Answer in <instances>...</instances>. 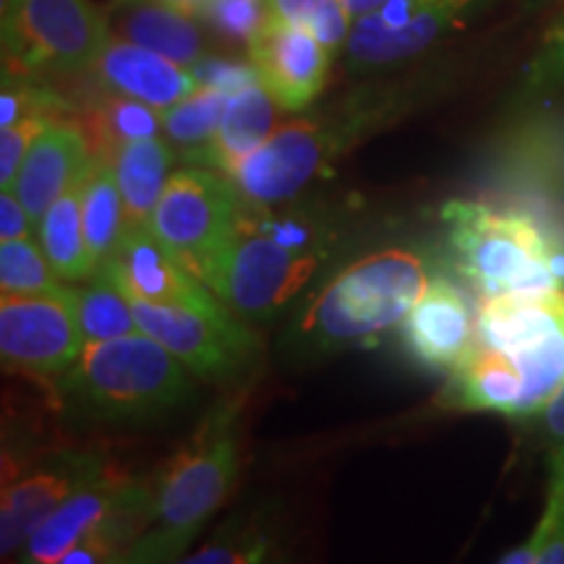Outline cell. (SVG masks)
Instances as JSON below:
<instances>
[{"label":"cell","instance_id":"obj_35","mask_svg":"<svg viewBox=\"0 0 564 564\" xmlns=\"http://www.w3.org/2000/svg\"><path fill=\"white\" fill-rule=\"evenodd\" d=\"M352 24H356V21H352L350 13L345 11L343 0H322L303 26H308V30L314 32V37L319 40L329 53L340 55L345 51V45H348Z\"/></svg>","mask_w":564,"mask_h":564},{"label":"cell","instance_id":"obj_7","mask_svg":"<svg viewBox=\"0 0 564 564\" xmlns=\"http://www.w3.org/2000/svg\"><path fill=\"white\" fill-rule=\"evenodd\" d=\"M329 253V249L282 243L267 232L238 225L236 236L202 267L199 280L236 316L267 322L312 285Z\"/></svg>","mask_w":564,"mask_h":564},{"label":"cell","instance_id":"obj_22","mask_svg":"<svg viewBox=\"0 0 564 564\" xmlns=\"http://www.w3.org/2000/svg\"><path fill=\"white\" fill-rule=\"evenodd\" d=\"M278 110L282 108L259 79L232 91L215 139L194 160L228 175L272 137Z\"/></svg>","mask_w":564,"mask_h":564},{"label":"cell","instance_id":"obj_4","mask_svg":"<svg viewBox=\"0 0 564 564\" xmlns=\"http://www.w3.org/2000/svg\"><path fill=\"white\" fill-rule=\"evenodd\" d=\"M194 373L147 333L87 343L58 390L76 413L108 423L152 421L192 398Z\"/></svg>","mask_w":564,"mask_h":564},{"label":"cell","instance_id":"obj_24","mask_svg":"<svg viewBox=\"0 0 564 564\" xmlns=\"http://www.w3.org/2000/svg\"><path fill=\"white\" fill-rule=\"evenodd\" d=\"M108 160L116 171L118 192L123 199L126 228L150 225L152 212L171 178L173 150L167 141L160 137L126 141Z\"/></svg>","mask_w":564,"mask_h":564},{"label":"cell","instance_id":"obj_17","mask_svg":"<svg viewBox=\"0 0 564 564\" xmlns=\"http://www.w3.org/2000/svg\"><path fill=\"white\" fill-rule=\"evenodd\" d=\"M91 162H95V152H91L79 121L58 118V121L47 123V129L34 141L11 188L32 215V220L40 223L58 196L84 181Z\"/></svg>","mask_w":564,"mask_h":564},{"label":"cell","instance_id":"obj_3","mask_svg":"<svg viewBox=\"0 0 564 564\" xmlns=\"http://www.w3.org/2000/svg\"><path fill=\"white\" fill-rule=\"evenodd\" d=\"M246 398L212 405L188 442L154 476L152 523L133 541L123 562L183 560L202 525L220 510L238 474V440Z\"/></svg>","mask_w":564,"mask_h":564},{"label":"cell","instance_id":"obj_10","mask_svg":"<svg viewBox=\"0 0 564 564\" xmlns=\"http://www.w3.org/2000/svg\"><path fill=\"white\" fill-rule=\"evenodd\" d=\"M131 303L141 333L165 345L194 377L225 382L257 358L259 335L241 324V316L228 306L209 312L133 299Z\"/></svg>","mask_w":564,"mask_h":564},{"label":"cell","instance_id":"obj_11","mask_svg":"<svg viewBox=\"0 0 564 564\" xmlns=\"http://www.w3.org/2000/svg\"><path fill=\"white\" fill-rule=\"evenodd\" d=\"M491 0H382L356 19L345 45L352 74H373L426 53L447 34L468 24Z\"/></svg>","mask_w":564,"mask_h":564},{"label":"cell","instance_id":"obj_23","mask_svg":"<svg viewBox=\"0 0 564 564\" xmlns=\"http://www.w3.org/2000/svg\"><path fill=\"white\" fill-rule=\"evenodd\" d=\"M74 105V118L87 133L95 158H110L126 141L162 137V110L97 84Z\"/></svg>","mask_w":564,"mask_h":564},{"label":"cell","instance_id":"obj_18","mask_svg":"<svg viewBox=\"0 0 564 564\" xmlns=\"http://www.w3.org/2000/svg\"><path fill=\"white\" fill-rule=\"evenodd\" d=\"M87 79L97 87L133 97L158 110L173 108L202 87L192 68L181 66L165 55L141 47L112 34Z\"/></svg>","mask_w":564,"mask_h":564},{"label":"cell","instance_id":"obj_1","mask_svg":"<svg viewBox=\"0 0 564 564\" xmlns=\"http://www.w3.org/2000/svg\"><path fill=\"white\" fill-rule=\"evenodd\" d=\"M429 89V76L369 82L327 108L278 126L228 178L249 204L278 207L293 202L356 147L411 116Z\"/></svg>","mask_w":564,"mask_h":564},{"label":"cell","instance_id":"obj_15","mask_svg":"<svg viewBox=\"0 0 564 564\" xmlns=\"http://www.w3.org/2000/svg\"><path fill=\"white\" fill-rule=\"evenodd\" d=\"M259 82L285 112H301L327 87L335 55L303 24L272 17L249 45Z\"/></svg>","mask_w":564,"mask_h":564},{"label":"cell","instance_id":"obj_19","mask_svg":"<svg viewBox=\"0 0 564 564\" xmlns=\"http://www.w3.org/2000/svg\"><path fill=\"white\" fill-rule=\"evenodd\" d=\"M112 34L165 55L186 68L209 58V30L192 11L160 0H116L108 11Z\"/></svg>","mask_w":564,"mask_h":564},{"label":"cell","instance_id":"obj_36","mask_svg":"<svg viewBox=\"0 0 564 564\" xmlns=\"http://www.w3.org/2000/svg\"><path fill=\"white\" fill-rule=\"evenodd\" d=\"M37 230V223L26 212L24 204L13 188L0 192V241H13V238H32Z\"/></svg>","mask_w":564,"mask_h":564},{"label":"cell","instance_id":"obj_29","mask_svg":"<svg viewBox=\"0 0 564 564\" xmlns=\"http://www.w3.org/2000/svg\"><path fill=\"white\" fill-rule=\"evenodd\" d=\"M507 564H564V444H554L549 453L546 505L535 523L531 539L510 554Z\"/></svg>","mask_w":564,"mask_h":564},{"label":"cell","instance_id":"obj_38","mask_svg":"<svg viewBox=\"0 0 564 564\" xmlns=\"http://www.w3.org/2000/svg\"><path fill=\"white\" fill-rule=\"evenodd\" d=\"M379 3H382V0H343L345 11L350 13L352 21L361 19V17H366V13H371L373 9H377Z\"/></svg>","mask_w":564,"mask_h":564},{"label":"cell","instance_id":"obj_28","mask_svg":"<svg viewBox=\"0 0 564 564\" xmlns=\"http://www.w3.org/2000/svg\"><path fill=\"white\" fill-rule=\"evenodd\" d=\"M228 100L230 91L202 84L186 100L162 110V137L181 147L188 154V160H194L215 139Z\"/></svg>","mask_w":564,"mask_h":564},{"label":"cell","instance_id":"obj_20","mask_svg":"<svg viewBox=\"0 0 564 564\" xmlns=\"http://www.w3.org/2000/svg\"><path fill=\"white\" fill-rule=\"evenodd\" d=\"M564 329V288L518 291L484 299L476 343L507 356L531 348Z\"/></svg>","mask_w":564,"mask_h":564},{"label":"cell","instance_id":"obj_26","mask_svg":"<svg viewBox=\"0 0 564 564\" xmlns=\"http://www.w3.org/2000/svg\"><path fill=\"white\" fill-rule=\"evenodd\" d=\"M82 220L97 272L108 264L126 232L123 199L108 158H95L82 183Z\"/></svg>","mask_w":564,"mask_h":564},{"label":"cell","instance_id":"obj_8","mask_svg":"<svg viewBox=\"0 0 564 564\" xmlns=\"http://www.w3.org/2000/svg\"><path fill=\"white\" fill-rule=\"evenodd\" d=\"M87 348L76 314L74 285L9 295L0 301V358L3 369L58 387Z\"/></svg>","mask_w":564,"mask_h":564},{"label":"cell","instance_id":"obj_40","mask_svg":"<svg viewBox=\"0 0 564 564\" xmlns=\"http://www.w3.org/2000/svg\"><path fill=\"white\" fill-rule=\"evenodd\" d=\"M554 3V0H528V9H541V6Z\"/></svg>","mask_w":564,"mask_h":564},{"label":"cell","instance_id":"obj_13","mask_svg":"<svg viewBox=\"0 0 564 564\" xmlns=\"http://www.w3.org/2000/svg\"><path fill=\"white\" fill-rule=\"evenodd\" d=\"M154 507V484L144 478L105 476L74 491L66 502L42 520L37 531L30 535L17 560L32 564H58L63 552L70 544L97 528L118 523V520H133L144 525L152 523Z\"/></svg>","mask_w":564,"mask_h":564},{"label":"cell","instance_id":"obj_39","mask_svg":"<svg viewBox=\"0 0 564 564\" xmlns=\"http://www.w3.org/2000/svg\"><path fill=\"white\" fill-rule=\"evenodd\" d=\"M160 3H167V6H175V9H183V11H192V13H199L204 6L209 3V0H160Z\"/></svg>","mask_w":564,"mask_h":564},{"label":"cell","instance_id":"obj_9","mask_svg":"<svg viewBox=\"0 0 564 564\" xmlns=\"http://www.w3.org/2000/svg\"><path fill=\"white\" fill-rule=\"evenodd\" d=\"M243 196L215 167H181L152 212V230L199 278L202 267L238 232Z\"/></svg>","mask_w":564,"mask_h":564},{"label":"cell","instance_id":"obj_12","mask_svg":"<svg viewBox=\"0 0 564 564\" xmlns=\"http://www.w3.org/2000/svg\"><path fill=\"white\" fill-rule=\"evenodd\" d=\"M112 470L100 453L91 449H53L30 470L3 476L0 502V554L9 560L24 549L42 520L82 486L110 476Z\"/></svg>","mask_w":564,"mask_h":564},{"label":"cell","instance_id":"obj_31","mask_svg":"<svg viewBox=\"0 0 564 564\" xmlns=\"http://www.w3.org/2000/svg\"><path fill=\"white\" fill-rule=\"evenodd\" d=\"M204 26L228 45H249L270 24L274 11L270 0H209L196 13Z\"/></svg>","mask_w":564,"mask_h":564},{"label":"cell","instance_id":"obj_16","mask_svg":"<svg viewBox=\"0 0 564 564\" xmlns=\"http://www.w3.org/2000/svg\"><path fill=\"white\" fill-rule=\"evenodd\" d=\"M408 356L436 371H453L478 337V312L460 285L434 278L400 324Z\"/></svg>","mask_w":564,"mask_h":564},{"label":"cell","instance_id":"obj_34","mask_svg":"<svg viewBox=\"0 0 564 564\" xmlns=\"http://www.w3.org/2000/svg\"><path fill=\"white\" fill-rule=\"evenodd\" d=\"M267 554V539L259 531H232L199 549L194 556H183L188 564H246L259 562Z\"/></svg>","mask_w":564,"mask_h":564},{"label":"cell","instance_id":"obj_37","mask_svg":"<svg viewBox=\"0 0 564 564\" xmlns=\"http://www.w3.org/2000/svg\"><path fill=\"white\" fill-rule=\"evenodd\" d=\"M535 415H541L544 434L549 440L554 444H564V387L560 392H554L552 398H549V403Z\"/></svg>","mask_w":564,"mask_h":564},{"label":"cell","instance_id":"obj_2","mask_svg":"<svg viewBox=\"0 0 564 564\" xmlns=\"http://www.w3.org/2000/svg\"><path fill=\"white\" fill-rule=\"evenodd\" d=\"M432 257L413 246H384L335 272L301 306L285 345L301 356L369 348L400 327L434 280Z\"/></svg>","mask_w":564,"mask_h":564},{"label":"cell","instance_id":"obj_5","mask_svg":"<svg viewBox=\"0 0 564 564\" xmlns=\"http://www.w3.org/2000/svg\"><path fill=\"white\" fill-rule=\"evenodd\" d=\"M453 264L484 299L564 288V251L533 217L453 199L442 207Z\"/></svg>","mask_w":564,"mask_h":564},{"label":"cell","instance_id":"obj_14","mask_svg":"<svg viewBox=\"0 0 564 564\" xmlns=\"http://www.w3.org/2000/svg\"><path fill=\"white\" fill-rule=\"evenodd\" d=\"M133 301L171 306L223 308L225 303L167 249L152 225L126 228L121 243L102 270Z\"/></svg>","mask_w":564,"mask_h":564},{"label":"cell","instance_id":"obj_27","mask_svg":"<svg viewBox=\"0 0 564 564\" xmlns=\"http://www.w3.org/2000/svg\"><path fill=\"white\" fill-rule=\"evenodd\" d=\"M74 293L76 314H79L87 343L139 333L131 299L105 272H95L89 280H84V285H74Z\"/></svg>","mask_w":564,"mask_h":564},{"label":"cell","instance_id":"obj_32","mask_svg":"<svg viewBox=\"0 0 564 564\" xmlns=\"http://www.w3.org/2000/svg\"><path fill=\"white\" fill-rule=\"evenodd\" d=\"M564 87V9L560 11L544 37L539 42V51L523 70V82H520V95L525 100L539 95H549Z\"/></svg>","mask_w":564,"mask_h":564},{"label":"cell","instance_id":"obj_25","mask_svg":"<svg viewBox=\"0 0 564 564\" xmlns=\"http://www.w3.org/2000/svg\"><path fill=\"white\" fill-rule=\"evenodd\" d=\"M82 183L58 196L37 223V241L63 282H84L95 274V262L84 236Z\"/></svg>","mask_w":564,"mask_h":564},{"label":"cell","instance_id":"obj_33","mask_svg":"<svg viewBox=\"0 0 564 564\" xmlns=\"http://www.w3.org/2000/svg\"><path fill=\"white\" fill-rule=\"evenodd\" d=\"M58 121V118H45V116H30L21 118L19 123L9 126V129H0V186L11 188L17 181L21 162L30 154L32 144L37 141L42 131L47 129V123Z\"/></svg>","mask_w":564,"mask_h":564},{"label":"cell","instance_id":"obj_21","mask_svg":"<svg viewBox=\"0 0 564 564\" xmlns=\"http://www.w3.org/2000/svg\"><path fill=\"white\" fill-rule=\"evenodd\" d=\"M444 403L460 411H486L520 419L523 377L507 352L476 343L468 356L449 371Z\"/></svg>","mask_w":564,"mask_h":564},{"label":"cell","instance_id":"obj_6","mask_svg":"<svg viewBox=\"0 0 564 564\" xmlns=\"http://www.w3.org/2000/svg\"><path fill=\"white\" fill-rule=\"evenodd\" d=\"M0 24L3 70L53 84L87 76L112 37L91 0H0Z\"/></svg>","mask_w":564,"mask_h":564},{"label":"cell","instance_id":"obj_30","mask_svg":"<svg viewBox=\"0 0 564 564\" xmlns=\"http://www.w3.org/2000/svg\"><path fill=\"white\" fill-rule=\"evenodd\" d=\"M63 278L47 262L45 251L34 238L0 241V288L9 295L53 291Z\"/></svg>","mask_w":564,"mask_h":564}]
</instances>
